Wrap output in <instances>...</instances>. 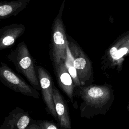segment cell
<instances>
[{
  "label": "cell",
  "instance_id": "6da1fadb",
  "mask_svg": "<svg viewBox=\"0 0 129 129\" xmlns=\"http://www.w3.org/2000/svg\"><path fill=\"white\" fill-rule=\"evenodd\" d=\"M79 87L77 95L82 100L80 106L82 117L89 118L99 113H105V109L109 108L113 95L108 88L99 86Z\"/></svg>",
  "mask_w": 129,
  "mask_h": 129
},
{
  "label": "cell",
  "instance_id": "7a4b0ae2",
  "mask_svg": "<svg viewBox=\"0 0 129 129\" xmlns=\"http://www.w3.org/2000/svg\"><path fill=\"white\" fill-rule=\"evenodd\" d=\"M7 59L14 65L17 72L22 74L34 88L41 91L34 60L24 41L19 43L9 53Z\"/></svg>",
  "mask_w": 129,
  "mask_h": 129
},
{
  "label": "cell",
  "instance_id": "3957f363",
  "mask_svg": "<svg viewBox=\"0 0 129 129\" xmlns=\"http://www.w3.org/2000/svg\"><path fill=\"white\" fill-rule=\"evenodd\" d=\"M64 4L65 0H63L51 25L49 56L53 66L61 61H64L66 57L68 38L62 20Z\"/></svg>",
  "mask_w": 129,
  "mask_h": 129
},
{
  "label": "cell",
  "instance_id": "277c9868",
  "mask_svg": "<svg viewBox=\"0 0 129 129\" xmlns=\"http://www.w3.org/2000/svg\"><path fill=\"white\" fill-rule=\"evenodd\" d=\"M0 82L11 90L25 96L39 99L38 91L28 84L6 63H0Z\"/></svg>",
  "mask_w": 129,
  "mask_h": 129
},
{
  "label": "cell",
  "instance_id": "5b68a950",
  "mask_svg": "<svg viewBox=\"0 0 129 129\" xmlns=\"http://www.w3.org/2000/svg\"><path fill=\"white\" fill-rule=\"evenodd\" d=\"M35 69L46 109L47 112L58 121V117L55 111L53 99L54 85H53L52 77L49 72L41 66H35Z\"/></svg>",
  "mask_w": 129,
  "mask_h": 129
},
{
  "label": "cell",
  "instance_id": "8992f818",
  "mask_svg": "<svg viewBox=\"0 0 129 129\" xmlns=\"http://www.w3.org/2000/svg\"><path fill=\"white\" fill-rule=\"evenodd\" d=\"M32 120L28 112L16 107L5 117L0 129H26Z\"/></svg>",
  "mask_w": 129,
  "mask_h": 129
},
{
  "label": "cell",
  "instance_id": "52a82bcc",
  "mask_svg": "<svg viewBox=\"0 0 129 129\" xmlns=\"http://www.w3.org/2000/svg\"><path fill=\"white\" fill-rule=\"evenodd\" d=\"M22 24L14 23L0 28V50L11 47L25 32Z\"/></svg>",
  "mask_w": 129,
  "mask_h": 129
},
{
  "label": "cell",
  "instance_id": "ba28073f",
  "mask_svg": "<svg viewBox=\"0 0 129 129\" xmlns=\"http://www.w3.org/2000/svg\"><path fill=\"white\" fill-rule=\"evenodd\" d=\"M53 68L58 86L71 101L73 102L75 85L64 61H61L58 64L54 66Z\"/></svg>",
  "mask_w": 129,
  "mask_h": 129
},
{
  "label": "cell",
  "instance_id": "9c48e42d",
  "mask_svg": "<svg viewBox=\"0 0 129 129\" xmlns=\"http://www.w3.org/2000/svg\"><path fill=\"white\" fill-rule=\"evenodd\" d=\"M53 99L58 122L61 129H71V122L67 104L58 89L54 86Z\"/></svg>",
  "mask_w": 129,
  "mask_h": 129
},
{
  "label": "cell",
  "instance_id": "30bf717a",
  "mask_svg": "<svg viewBox=\"0 0 129 129\" xmlns=\"http://www.w3.org/2000/svg\"><path fill=\"white\" fill-rule=\"evenodd\" d=\"M31 0L0 1V20L18 15L26 8Z\"/></svg>",
  "mask_w": 129,
  "mask_h": 129
},
{
  "label": "cell",
  "instance_id": "8fae6325",
  "mask_svg": "<svg viewBox=\"0 0 129 129\" xmlns=\"http://www.w3.org/2000/svg\"><path fill=\"white\" fill-rule=\"evenodd\" d=\"M68 45L74 60V66L76 69L78 76L81 83V85L85 84L86 76V59L82 56V53L79 49L78 46L68 38Z\"/></svg>",
  "mask_w": 129,
  "mask_h": 129
},
{
  "label": "cell",
  "instance_id": "7c38bea8",
  "mask_svg": "<svg viewBox=\"0 0 129 129\" xmlns=\"http://www.w3.org/2000/svg\"><path fill=\"white\" fill-rule=\"evenodd\" d=\"M64 63L69 73L73 80L75 86L80 87L81 83L78 76L76 69L74 66L73 58L68 44L66 49V57L64 60Z\"/></svg>",
  "mask_w": 129,
  "mask_h": 129
},
{
  "label": "cell",
  "instance_id": "4fadbf2b",
  "mask_svg": "<svg viewBox=\"0 0 129 129\" xmlns=\"http://www.w3.org/2000/svg\"><path fill=\"white\" fill-rule=\"evenodd\" d=\"M36 122L41 129H60L53 122L46 120H36Z\"/></svg>",
  "mask_w": 129,
  "mask_h": 129
},
{
  "label": "cell",
  "instance_id": "5bb4252c",
  "mask_svg": "<svg viewBox=\"0 0 129 129\" xmlns=\"http://www.w3.org/2000/svg\"><path fill=\"white\" fill-rule=\"evenodd\" d=\"M110 53L111 56L114 59H119L118 56V49L115 47H113L110 50Z\"/></svg>",
  "mask_w": 129,
  "mask_h": 129
},
{
  "label": "cell",
  "instance_id": "9a60e30c",
  "mask_svg": "<svg viewBox=\"0 0 129 129\" xmlns=\"http://www.w3.org/2000/svg\"><path fill=\"white\" fill-rule=\"evenodd\" d=\"M26 129H41L36 122V120H32L30 124Z\"/></svg>",
  "mask_w": 129,
  "mask_h": 129
},
{
  "label": "cell",
  "instance_id": "2e32d148",
  "mask_svg": "<svg viewBox=\"0 0 129 129\" xmlns=\"http://www.w3.org/2000/svg\"><path fill=\"white\" fill-rule=\"evenodd\" d=\"M128 51V49L126 47H123L120 48V49L118 50V56L119 58H121L122 56H123L124 54H125Z\"/></svg>",
  "mask_w": 129,
  "mask_h": 129
},
{
  "label": "cell",
  "instance_id": "e0dca14e",
  "mask_svg": "<svg viewBox=\"0 0 129 129\" xmlns=\"http://www.w3.org/2000/svg\"></svg>",
  "mask_w": 129,
  "mask_h": 129
}]
</instances>
